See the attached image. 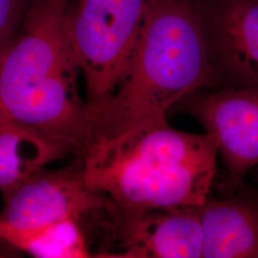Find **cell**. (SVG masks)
<instances>
[{
  "instance_id": "8992f818",
  "label": "cell",
  "mask_w": 258,
  "mask_h": 258,
  "mask_svg": "<svg viewBox=\"0 0 258 258\" xmlns=\"http://www.w3.org/2000/svg\"><path fill=\"white\" fill-rule=\"evenodd\" d=\"M217 88H258V0H198Z\"/></svg>"
},
{
  "instance_id": "6da1fadb",
  "label": "cell",
  "mask_w": 258,
  "mask_h": 258,
  "mask_svg": "<svg viewBox=\"0 0 258 258\" xmlns=\"http://www.w3.org/2000/svg\"><path fill=\"white\" fill-rule=\"evenodd\" d=\"M217 85L206 52L198 0H147L124 74L110 98L89 112L86 148L167 122V112L178 102Z\"/></svg>"
},
{
  "instance_id": "4fadbf2b",
  "label": "cell",
  "mask_w": 258,
  "mask_h": 258,
  "mask_svg": "<svg viewBox=\"0 0 258 258\" xmlns=\"http://www.w3.org/2000/svg\"><path fill=\"white\" fill-rule=\"evenodd\" d=\"M55 1H58V2H67V0H55Z\"/></svg>"
},
{
  "instance_id": "5b68a950",
  "label": "cell",
  "mask_w": 258,
  "mask_h": 258,
  "mask_svg": "<svg viewBox=\"0 0 258 258\" xmlns=\"http://www.w3.org/2000/svg\"><path fill=\"white\" fill-rule=\"evenodd\" d=\"M213 139L227 184L239 187L258 166V88H212L191 93L176 104Z\"/></svg>"
},
{
  "instance_id": "30bf717a",
  "label": "cell",
  "mask_w": 258,
  "mask_h": 258,
  "mask_svg": "<svg viewBox=\"0 0 258 258\" xmlns=\"http://www.w3.org/2000/svg\"><path fill=\"white\" fill-rule=\"evenodd\" d=\"M69 154L71 150L63 145L0 113V191L3 197L48 164Z\"/></svg>"
},
{
  "instance_id": "ba28073f",
  "label": "cell",
  "mask_w": 258,
  "mask_h": 258,
  "mask_svg": "<svg viewBox=\"0 0 258 258\" xmlns=\"http://www.w3.org/2000/svg\"><path fill=\"white\" fill-rule=\"evenodd\" d=\"M124 250L120 257H203L198 207L154 210L117 223Z\"/></svg>"
},
{
  "instance_id": "277c9868",
  "label": "cell",
  "mask_w": 258,
  "mask_h": 258,
  "mask_svg": "<svg viewBox=\"0 0 258 258\" xmlns=\"http://www.w3.org/2000/svg\"><path fill=\"white\" fill-rule=\"evenodd\" d=\"M147 0H79L65 29L83 74L88 111L98 109L124 74L146 13Z\"/></svg>"
},
{
  "instance_id": "3957f363",
  "label": "cell",
  "mask_w": 258,
  "mask_h": 258,
  "mask_svg": "<svg viewBox=\"0 0 258 258\" xmlns=\"http://www.w3.org/2000/svg\"><path fill=\"white\" fill-rule=\"evenodd\" d=\"M65 6L35 0L23 33L0 54V113L82 157L90 118L78 90L81 71L66 35Z\"/></svg>"
},
{
  "instance_id": "8fae6325",
  "label": "cell",
  "mask_w": 258,
  "mask_h": 258,
  "mask_svg": "<svg viewBox=\"0 0 258 258\" xmlns=\"http://www.w3.org/2000/svg\"><path fill=\"white\" fill-rule=\"evenodd\" d=\"M0 241L40 258L90 256L80 221L65 219L33 228H16L0 221Z\"/></svg>"
},
{
  "instance_id": "9c48e42d",
  "label": "cell",
  "mask_w": 258,
  "mask_h": 258,
  "mask_svg": "<svg viewBox=\"0 0 258 258\" xmlns=\"http://www.w3.org/2000/svg\"><path fill=\"white\" fill-rule=\"evenodd\" d=\"M198 210L203 257L258 258V194L209 198Z\"/></svg>"
},
{
  "instance_id": "7c38bea8",
  "label": "cell",
  "mask_w": 258,
  "mask_h": 258,
  "mask_svg": "<svg viewBox=\"0 0 258 258\" xmlns=\"http://www.w3.org/2000/svg\"><path fill=\"white\" fill-rule=\"evenodd\" d=\"M30 0H0V54L14 40Z\"/></svg>"
},
{
  "instance_id": "7a4b0ae2",
  "label": "cell",
  "mask_w": 258,
  "mask_h": 258,
  "mask_svg": "<svg viewBox=\"0 0 258 258\" xmlns=\"http://www.w3.org/2000/svg\"><path fill=\"white\" fill-rule=\"evenodd\" d=\"M217 158L211 135L165 122L92 144L80 163L86 183L109 200L118 223L154 210L202 206Z\"/></svg>"
},
{
  "instance_id": "52a82bcc",
  "label": "cell",
  "mask_w": 258,
  "mask_h": 258,
  "mask_svg": "<svg viewBox=\"0 0 258 258\" xmlns=\"http://www.w3.org/2000/svg\"><path fill=\"white\" fill-rule=\"evenodd\" d=\"M0 221L16 228H33L87 214L112 211L109 200L86 183L82 164L56 170H39L3 197Z\"/></svg>"
}]
</instances>
